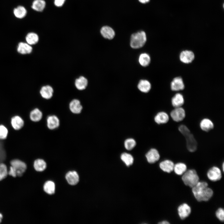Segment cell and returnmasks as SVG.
I'll use <instances>...</instances> for the list:
<instances>
[{"mask_svg":"<svg viewBox=\"0 0 224 224\" xmlns=\"http://www.w3.org/2000/svg\"><path fill=\"white\" fill-rule=\"evenodd\" d=\"M192 188L193 195L198 202L208 201L213 195V191L208 187V184L205 181H199Z\"/></svg>","mask_w":224,"mask_h":224,"instance_id":"6da1fadb","label":"cell"},{"mask_svg":"<svg viewBox=\"0 0 224 224\" xmlns=\"http://www.w3.org/2000/svg\"><path fill=\"white\" fill-rule=\"evenodd\" d=\"M146 33L143 30H140L133 33L130 39V45L135 49L142 47L147 41Z\"/></svg>","mask_w":224,"mask_h":224,"instance_id":"7a4b0ae2","label":"cell"},{"mask_svg":"<svg viewBox=\"0 0 224 224\" xmlns=\"http://www.w3.org/2000/svg\"><path fill=\"white\" fill-rule=\"evenodd\" d=\"M182 180L186 185L192 188L199 181V178L194 169H189L182 175Z\"/></svg>","mask_w":224,"mask_h":224,"instance_id":"3957f363","label":"cell"},{"mask_svg":"<svg viewBox=\"0 0 224 224\" xmlns=\"http://www.w3.org/2000/svg\"><path fill=\"white\" fill-rule=\"evenodd\" d=\"M10 164L16 172V175L18 176H21L27 168L25 162L17 159L12 160Z\"/></svg>","mask_w":224,"mask_h":224,"instance_id":"277c9868","label":"cell"},{"mask_svg":"<svg viewBox=\"0 0 224 224\" xmlns=\"http://www.w3.org/2000/svg\"><path fill=\"white\" fill-rule=\"evenodd\" d=\"M185 137L188 150L193 152L197 149L198 144L194 135L190 132L183 135Z\"/></svg>","mask_w":224,"mask_h":224,"instance_id":"5b68a950","label":"cell"},{"mask_svg":"<svg viewBox=\"0 0 224 224\" xmlns=\"http://www.w3.org/2000/svg\"><path fill=\"white\" fill-rule=\"evenodd\" d=\"M174 108L170 113L171 118L176 122H180L183 120L186 115L184 109L182 107Z\"/></svg>","mask_w":224,"mask_h":224,"instance_id":"8992f818","label":"cell"},{"mask_svg":"<svg viewBox=\"0 0 224 224\" xmlns=\"http://www.w3.org/2000/svg\"><path fill=\"white\" fill-rule=\"evenodd\" d=\"M207 175L208 179L213 182L220 180L222 177L220 169L216 166H213L210 168L208 170Z\"/></svg>","mask_w":224,"mask_h":224,"instance_id":"52a82bcc","label":"cell"},{"mask_svg":"<svg viewBox=\"0 0 224 224\" xmlns=\"http://www.w3.org/2000/svg\"><path fill=\"white\" fill-rule=\"evenodd\" d=\"M178 214L180 218L184 219L189 216L191 210L190 206L187 203H184L180 205L177 208Z\"/></svg>","mask_w":224,"mask_h":224,"instance_id":"ba28073f","label":"cell"},{"mask_svg":"<svg viewBox=\"0 0 224 224\" xmlns=\"http://www.w3.org/2000/svg\"><path fill=\"white\" fill-rule=\"evenodd\" d=\"M10 124L12 127L15 130L18 131L22 128L24 125V121L20 116L16 115L11 118Z\"/></svg>","mask_w":224,"mask_h":224,"instance_id":"9c48e42d","label":"cell"},{"mask_svg":"<svg viewBox=\"0 0 224 224\" xmlns=\"http://www.w3.org/2000/svg\"><path fill=\"white\" fill-rule=\"evenodd\" d=\"M47 126L49 129L54 130L58 128L60 125V120L58 117L54 115L48 116L46 119Z\"/></svg>","mask_w":224,"mask_h":224,"instance_id":"30bf717a","label":"cell"},{"mask_svg":"<svg viewBox=\"0 0 224 224\" xmlns=\"http://www.w3.org/2000/svg\"><path fill=\"white\" fill-rule=\"evenodd\" d=\"M194 55L193 52L190 50H185L181 52L180 55V59L182 62L184 63H189L194 60Z\"/></svg>","mask_w":224,"mask_h":224,"instance_id":"8fae6325","label":"cell"},{"mask_svg":"<svg viewBox=\"0 0 224 224\" xmlns=\"http://www.w3.org/2000/svg\"><path fill=\"white\" fill-rule=\"evenodd\" d=\"M100 33L104 38L109 40L113 39L115 35L114 30L108 26H102L100 29Z\"/></svg>","mask_w":224,"mask_h":224,"instance_id":"7c38bea8","label":"cell"},{"mask_svg":"<svg viewBox=\"0 0 224 224\" xmlns=\"http://www.w3.org/2000/svg\"><path fill=\"white\" fill-rule=\"evenodd\" d=\"M146 157L149 163H153L159 159L160 155L157 150L152 148L146 154Z\"/></svg>","mask_w":224,"mask_h":224,"instance_id":"4fadbf2b","label":"cell"},{"mask_svg":"<svg viewBox=\"0 0 224 224\" xmlns=\"http://www.w3.org/2000/svg\"><path fill=\"white\" fill-rule=\"evenodd\" d=\"M69 108L72 113L77 114L81 112L83 107L80 101L77 99H75L72 100L70 102Z\"/></svg>","mask_w":224,"mask_h":224,"instance_id":"5bb4252c","label":"cell"},{"mask_svg":"<svg viewBox=\"0 0 224 224\" xmlns=\"http://www.w3.org/2000/svg\"><path fill=\"white\" fill-rule=\"evenodd\" d=\"M170 87L173 91H179L184 89V85L182 78L180 77L175 78L171 83Z\"/></svg>","mask_w":224,"mask_h":224,"instance_id":"9a60e30c","label":"cell"},{"mask_svg":"<svg viewBox=\"0 0 224 224\" xmlns=\"http://www.w3.org/2000/svg\"><path fill=\"white\" fill-rule=\"evenodd\" d=\"M174 164L170 160H165L161 161L159 164L161 169L164 172L170 173L173 170Z\"/></svg>","mask_w":224,"mask_h":224,"instance_id":"2e32d148","label":"cell"},{"mask_svg":"<svg viewBox=\"0 0 224 224\" xmlns=\"http://www.w3.org/2000/svg\"><path fill=\"white\" fill-rule=\"evenodd\" d=\"M169 116L168 114L164 111L157 113L154 117V120L158 124L167 123L169 121Z\"/></svg>","mask_w":224,"mask_h":224,"instance_id":"e0dca14e","label":"cell"},{"mask_svg":"<svg viewBox=\"0 0 224 224\" xmlns=\"http://www.w3.org/2000/svg\"><path fill=\"white\" fill-rule=\"evenodd\" d=\"M201 129L204 131L208 132L213 129L214 124L210 119L205 118L203 119L199 124Z\"/></svg>","mask_w":224,"mask_h":224,"instance_id":"ac0fdd59","label":"cell"},{"mask_svg":"<svg viewBox=\"0 0 224 224\" xmlns=\"http://www.w3.org/2000/svg\"><path fill=\"white\" fill-rule=\"evenodd\" d=\"M65 178L68 183L70 184H77L79 180V177L77 173L75 171H70L66 175Z\"/></svg>","mask_w":224,"mask_h":224,"instance_id":"d6986e66","label":"cell"},{"mask_svg":"<svg viewBox=\"0 0 224 224\" xmlns=\"http://www.w3.org/2000/svg\"><path fill=\"white\" fill-rule=\"evenodd\" d=\"M171 102L174 107H181L184 105V100L183 96L181 94L177 93L172 97Z\"/></svg>","mask_w":224,"mask_h":224,"instance_id":"ffe728a7","label":"cell"},{"mask_svg":"<svg viewBox=\"0 0 224 224\" xmlns=\"http://www.w3.org/2000/svg\"><path fill=\"white\" fill-rule=\"evenodd\" d=\"M42 117L43 113L38 108H34L30 112L29 118L32 122H39L42 119Z\"/></svg>","mask_w":224,"mask_h":224,"instance_id":"44dd1931","label":"cell"},{"mask_svg":"<svg viewBox=\"0 0 224 224\" xmlns=\"http://www.w3.org/2000/svg\"><path fill=\"white\" fill-rule=\"evenodd\" d=\"M53 92V88L47 85L41 88L40 93L43 98L46 99H49L52 97Z\"/></svg>","mask_w":224,"mask_h":224,"instance_id":"7402d4cb","label":"cell"},{"mask_svg":"<svg viewBox=\"0 0 224 224\" xmlns=\"http://www.w3.org/2000/svg\"><path fill=\"white\" fill-rule=\"evenodd\" d=\"M32 48L27 43L20 42L18 45L17 50L21 54H29L31 52Z\"/></svg>","mask_w":224,"mask_h":224,"instance_id":"603a6c76","label":"cell"},{"mask_svg":"<svg viewBox=\"0 0 224 224\" xmlns=\"http://www.w3.org/2000/svg\"><path fill=\"white\" fill-rule=\"evenodd\" d=\"M138 87L141 92L147 93L150 90L151 86L150 82L147 80H141L138 84Z\"/></svg>","mask_w":224,"mask_h":224,"instance_id":"cb8c5ba5","label":"cell"},{"mask_svg":"<svg viewBox=\"0 0 224 224\" xmlns=\"http://www.w3.org/2000/svg\"><path fill=\"white\" fill-rule=\"evenodd\" d=\"M88 84L87 79L83 76H81L76 79L75 85L76 88L79 90H83L86 87Z\"/></svg>","mask_w":224,"mask_h":224,"instance_id":"d4e9b609","label":"cell"},{"mask_svg":"<svg viewBox=\"0 0 224 224\" xmlns=\"http://www.w3.org/2000/svg\"><path fill=\"white\" fill-rule=\"evenodd\" d=\"M186 165L182 162H179L174 164L173 170L177 175H182L187 170Z\"/></svg>","mask_w":224,"mask_h":224,"instance_id":"484cf974","label":"cell"},{"mask_svg":"<svg viewBox=\"0 0 224 224\" xmlns=\"http://www.w3.org/2000/svg\"><path fill=\"white\" fill-rule=\"evenodd\" d=\"M45 5V2L44 0H35L33 2L31 7L36 11L41 12L44 8Z\"/></svg>","mask_w":224,"mask_h":224,"instance_id":"4316f807","label":"cell"},{"mask_svg":"<svg viewBox=\"0 0 224 224\" xmlns=\"http://www.w3.org/2000/svg\"><path fill=\"white\" fill-rule=\"evenodd\" d=\"M151 61L150 56L146 53L141 54L138 58V61L140 64L143 67H145L148 66Z\"/></svg>","mask_w":224,"mask_h":224,"instance_id":"83f0119b","label":"cell"},{"mask_svg":"<svg viewBox=\"0 0 224 224\" xmlns=\"http://www.w3.org/2000/svg\"><path fill=\"white\" fill-rule=\"evenodd\" d=\"M34 167L36 170L38 171H42L44 170L46 167L45 162L43 159H37L34 163Z\"/></svg>","mask_w":224,"mask_h":224,"instance_id":"f1b7e54d","label":"cell"},{"mask_svg":"<svg viewBox=\"0 0 224 224\" xmlns=\"http://www.w3.org/2000/svg\"><path fill=\"white\" fill-rule=\"evenodd\" d=\"M26 41L30 45L35 44L39 40V37L36 33L30 32L28 33L26 37Z\"/></svg>","mask_w":224,"mask_h":224,"instance_id":"f546056e","label":"cell"},{"mask_svg":"<svg viewBox=\"0 0 224 224\" xmlns=\"http://www.w3.org/2000/svg\"><path fill=\"white\" fill-rule=\"evenodd\" d=\"M14 14L16 17L22 18L26 16L27 11L25 8L22 6H19L13 10Z\"/></svg>","mask_w":224,"mask_h":224,"instance_id":"4dcf8cb0","label":"cell"},{"mask_svg":"<svg viewBox=\"0 0 224 224\" xmlns=\"http://www.w3.org/2000/svg\"><path fill=\"white\" fill-rule=\"evenodd\" d=\"M44 189L45 192L49 194H54L55 191L54 183L51 181L46 182L44 185Z\"/></svg>","mask_w":224,"mask_h":224,"instance_id":"1f68e13d","label":"cell"},{"mask_svg":"<svg viewBox=\"0 0 224 224\" xmlns=\"http://www.w3.org/2000/svg\"><path fill=\"white\" fill-rule=\"evenodd\" d=\"M121 158L127 166L132 165L133 162V156L131 154L127 153H123L121 156Z\"/></svg>","mask_w":224,"mask_h":224,"instance_id":"d6a6232c","label":"cell"},{"mask_svg":"<svg viewBox=\"0 0 224 224\" xmlns=\"http://www.w3.org/2000/svg\"><path fill=\"white\" fill-rule=\"evenodd\" d=\"M8 130L7 128L3 124H0V140L6 139L8 135Z\"/></svg>","mask_w":224,"mask_h":224,"instance_id":"836d02e7","label":"cell"},{"mask_svg":"<svg viewBox=\"0 0 224 224\" xmlns=\"http://www.w3.org/2000/svg\"><path fill=\"white\" fill-rule=\"evenodd\" d=\"M125 148L128 150L132 149L136 145V142L132 138H128L125 140L124 143Z\"/></svg>","mask_w":224,"mask_h":224,"instance_id":"e575fe53","label":"cell"},{"mask_svg":"<svg viewBox=\"0 0 224 224\" xmlns=\"http://www.w3.org/2000/svg\"><path fill=\"white\" fill-rule=\"evenodd\" d=\"M8 174L6 166L4 164L0 163V181L5 178Z\"/></svg>","mask_w":224,"mask_h":224,"instance_id":"d590c367","label":"cell"},{"mask_svg":"<svg viewBox=\"0 0 224 224\" xmlns=\"http://www.w3.org/2000/svg\"><path fill=\"white\" fill-rule=\"evenodd\" d=\"M215 214L216 217L219 221L222 222L224 221V210L223 208H218Z\"/></svg>","mask_w":224,"mask_h":224,"instance_id":"8d00e7d4","label":"cell"},{"mask_svg":"<svg viewBox=\"0 0 224 224\" xmlns=\"http://www.w3.org/2000/svg\"><path fill=\"white\" fill-rule=\"evenodd\" d=\"M65 0H54V4L58 7L62 6L65 2Z\"/></svg>","mask_w":224,"mask_h":224,"instance_id":"74e56055","label":"cell"},{"mask_svg":"<svg viewBox=\"0 0 224 224\" xmlns=\"http://www.w3.org/2000/svg\"><path fill=\"white\" fill-rule=\"evenodd\" d=\"M8 174L9 175L13 177H16L17 176L16 172L11 166L10 167V170L8 172Z\"/></svg>","mask_w":224,"mask_h":224,"instance_id":"f35d334b","label":"cell"},{"mask_svg":"<svg viewBox=\"0 0 224 224\" xmlns=\"http://www.w3.org/2000/svg\"><path fill=\"white\" fill-rule=\"evenodd\" d=\"M138 1L140 3L145 4L149 2L150 0H138Z\"/></svg>","mask_w":224,"mask_h":224,"instance_id":"ab89813d","label":"cell"},{"mask_svg":"<svg viewBox=\"0 0 224 224\" xmlns=\"http://www.w3.org/2000/svg\"><path fill=\"white\" fill-rule=\"evenodd\" d=\"M159 224H170V222H169L168 221H166V220H164L162 221H161L158 223Z\"/></svg>","mask_w":224,"mask_h":224,"instance_id":"60d3db41","label":"cell"},{"mask_svg":"<svg viewBox=\"0 0 224 224\" xmlns=\"http://www.w3.org/2000/svg\"><path fill=\"white\" fill-rule=\"evenodd\" d=\"M2 215L0 213V223L2 222Z\"/></svg>","mask_w":224,"mask_h":224,"instance_id":"b9f144b4","label":"cell"},{"mask_svg":"<svg viewBox=\"0 0 224 224\" xmlns=\"http://www.w3.org/2000/svg\"><path fill=\"white\" fill-rule=\"evenodd\" d=\"M222 170H223V171H224V163H223V164H222Z\"/></svg>","mask_w":224,"mask_h":224,"instance_id":"7bdbcfd3","label":"cell"}]
</instances>
